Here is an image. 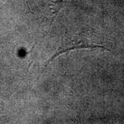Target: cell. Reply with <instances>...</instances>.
<instances>
[{
  "instance_id": "6da1fadb",
  "label": "cell",
  "mask_w": 124,
  "mask_h": 124,
  "mask_svg": "<svg viewBox=\"0 0 124 124\" xmlns=\"http://www.w3.org/2000/svg\"><path fill=\"white\" fill-rule=\"evenodd\" d=\"M80 49H100L102 51H108V49L105 46L93 42L91 40L85 38L83 36L80 35H74L69 38H66L62 41L58 49L52 56L50 59L48 61L47 64L62 54Z\"/></svg>"
}]
</instances>
